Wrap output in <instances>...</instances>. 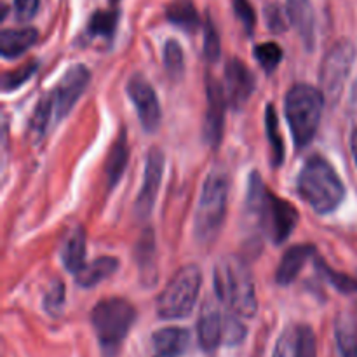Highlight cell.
<instances>
[{"label":"cell","instance_id":"12","mask_svg":"<svg viewBox=\"0 0 357 357\" xmlns=\"http://www.w3.org/2000/svg\"><path fill=\"white\" fill-rule=\"evenodd\" d=\"M206 94H208V112L204 119V139L208 145L218 146L222 142L223 128H225V114L229 101L225 89L215 77L206 79Z\"/></svg>","mask_w":357,"mask_h":357},{"label":"cell","instance_id":"26","mask_svg":"<svg viewBox=\"0 0 357 357\" xmlns=\"http://www.w3.org/2000/svg\"><path fill=\"white\" fill-rule=\"evenodd\" d=\"M119 23V13L117 10H96L91 16L89 23H87V33L91 37L107 38L110 40L115 33V28Z\"/></svg>","mask_w":357,"mask_h":357},{"label":"cell","instance_id":"17","mask_svg":"<svg viewBox=\"0 0 357 357\" xmlns=\"http://www.w3.org/2000/svg\"><path fill=\"white\" fill-rule=\"evenodd\" d=\"M38 31L35 28H6L0 33V52L6 59L24 54L37 42Z\"/></svg>","mask_w":357,"mask_h":357},{"label":"cell","instance_id":"9","mask_svg":"<svg viewBox=\"0 0 357 357\" xmlns=\"http://www.w3.org/2000/svg\"><path fill=\"white\" fill-rule=\"evenodd\" d=\"M89 80L91 72L87 70V66L75 65L66 70L65 75L59 79L58 86L51 93L52 105H54L56 122L61 121L63 117H66L70 114V110L75 107V103L82 96L86 87L89 86Z\"/></svg>","mask_w":357,"mask_h":357},{"label":"cell","instance_id":"6","mask_svg":"<svg viewBox=\"0 0 357 357\" xmlns=\"http://www.w3.org/2000/svg\"><path fill=\"white\" fill-rule=\"evenodd\" d=\"M201 286L202 272L197 265L181 267L157 298V314L162 319H183L190 316Z\"/></svg>","mask_w":357,"mask_h":357},{"label":"cell","instance_id":"16","mask_svg":"<svg viewBox=\"0 0 357 357\" xmlns=\"http://www.w3.org/2000/svg\"><path fill=\"white\" fill-rule=\"evenodd\" d=\"M286 3H288L289 20L298 31L303 45L312 51L316 44V14H314L312 2L310 0H286Z\"/></svg>","mask_w":357,"mask_h":357},{"label":"cell","instance_id":"20","mask_svg":"<svg viewBox=\"0 0 357 357\" xmlns=\"http://www.w3.org/2000/svg\"><path fill=\"white\" fill-rule=\"evenodd\" d=\"M128 160H129V146H128V132L122 129L119 132L117 139L112 145L110 153H108L107 159V181H108V188H114L115 185L121 181L122 174H124L126 167H128Z\"/></svg>","mask_w":357,"mask_h":357},{"label":"cell","instance_id":"25","mask_svg":"<svg viewBox=\"0 0 357 357\" xmlns=\"http://www.w3.org/2000/svg\"><path fill=\"white\" fill-rule=\"evenodd\" d=\"M136 257H138V268L142 272V278L155 282V237L150 229L143 232Z\"/></svg>","mask_w":357,"mask_h":357},{"label":"cell","instance_id":"5","mask_svg":"<svg viewBox=\"0 0 357 357\" xmlns=\"http://www.w3.org/2000/svg\"><path fill=\"white\" fill-rule=\"evenodd\" d=\"M324 94L309 84H295L284 100V114L298 149L310 145L323 117Z\"/></svg>","mask_w":357,"mask_h":357},{"label":"cell","instance_id":"13","mask_svg":"<svg viewBox=\"0 0 357 357\" xmlns=\"http://www.w3.org/2000/svg\"><path fill=\"white\" fill-rule=\"evenodd\" d=\"M223 89H225L229 107H232L234 110H241L248 103L255 91V75L248 68L246 63L237 58H232L227 63Z\"/></svg>","mask_w":357,"mask_h":357},{"label":"cell","instance_id":"7","mask_svg":"<svg viewBox=\"0 0 357 357\" xmlns=\"http://www.w3.org/2000/svg\"><path fill=\"white\" fill-rule=\"evenodd\" d=\"M136 321V309L124 298H105L91 312L94 333L101 347L115 351L121 347Z\"/></svg>","mask_w":357,"mask_h":357},{"label":"cell","instance_id":"11","mask_svg":"<svg viewBox=\"0 0 357 357\" xmlns=\"http://www.w3.org/2000/svg\"><path fill=\"white\" fill-rule=\"evenodd\" d=\"M164 173V155L159 149H152L149 153L145 166V178L143 185L138 192V197L135 202V216L139 222H145L150 218L155 204L157 192L160 188Z\"/></svg>","mask_w":357,"mask_h":357},{"label":"cell","instance_id":"23","mask_svg":"<svg viewBox=\"0 0 357 357\" xmlns=\"http://www.w3.org/2000/svg\"><path fill=\"white\" fill-rule=\"evenodd\" d=\"M166 16L169 23L176 24L178 28L188 31V33H194L201 24L197 9L192 0H173L167 6Z\"/></svg>","mask_w":357,"mask_h":357},{"label":"cell","instance_id":"35","mask_svg":"<svg viewBox=\"0 0 357 357\" xmlns=\"http://www.w3.org/2000/svg\"><path fill=\"white\" fill-rule=\"evenodd\" d=\"M319 268H323L324 272V278H328V281L342 293H354L357 291V281L356 279L349 278L345 274H338V272L331 271L324 261H319Z\"/></svg>","mask_w":357,"mask_h":357},{"label":"cell","instance_id":"22","mask_svg":"<svg viewBox=\"0 0 357 357\" xmlns=\"http://www.w3.org/2000/svg\"><path fill=\"white\" fill-rule=\"evenodd\" d=\"M61 260L66 271L73 274H77L86 265V232L80 227L72 230L66 237L61 248Z\"/></svg>","mask_w":357,"mask_h":357},{"label":"cell","instance_id":"30","mask_svg":"<svg viewBox=\"0 0 357 357\" xmlns=\"http://www.w3.org/2000/svg\"><path fill=\"white\" fill-rule=\"evenodd\" d=\"M255 58L260 63L261 68L265 72H274L278 68V65L282 59V49L281 45L275 44V42H265V44H258L255 47Z\"/></svg>","mask_w":357,"mask_h":357},{"label":"cell","instance_id":"34","mask_svg":"<svg viewBox=\"0 0 357 357\" xmlns=\"http://www.w3.org/2000/svg\"><path fill=\"white\" fill-rule=\"evenodd\" d=\"M265 16H267V24L272 31L279 33V31H286L288 30V23H291L289 20L288 9H282L281 6L278 3H271L265 10Z\"/></svg>","mask_w":357,"mask_h":357},{"label":"cell","instance_id":"14","mask_svg":"<svg viewBox=\"0 0 357 357\" xmlns=\"http://www.w3.org/2000/svg\"><path fill=\"white\" fill-rule=\"evenodd\" d=\"M225 323L227 317L220 310V300H206L197 323V340L204 351H215L225 344Z\"/></svg>","mask_w":357,"mask_h":357},{"label":"cell","instance_id":"28","mask_svg":"<svg viewBox=\"0 0 357 357\" xmlns=\"http://www.w3.org/2000/svg\"><path fill=\"white\" fill-rule=\"evenodd\" d=\"M54 115V105H52L51 94H45L44 98H40L35 107L33 114L30 119V132L33 138H42L47 129V126L51 124V119Z\"/></svg>","mask_w":357,"mask_h":357},{"label":"cell","instance_id":"3","mask_svg":"<svg viewBox=\"0 0 357 357\" xmlns=\"http://www.w3.org/2000/svg\"><path fill=\"white\" fill-rule=\"evenodd\" d=\"M215 293L220 303L237 317L251 319L258 310L257 289L250 267L237 257H227L216 264Z\"/></svg>","mask_w":357,"mask_h":357},{"label":"cell","instance_id":"39","mask_svg":"<svg viewBox=\"0 0 357 357\" xmlns=\"http://www.w3.org/2000/svg\"><path fill=\"white\" fill-rule=\"evenodd\" d=\"M351 150H352V155H354L356 166H357V129H354L351 135Z\"/></svg>","mask_w":357,"mask_h":357},{"label":"cell","instance_id":"40","mask_svg":"<svg viewBox=\"0 0 357 357\" xmlns=\"http://www.w3.org/2000/svg\"><path fill=\"white\" fill-rule=\"evenodd\" d=\"M157 357H167V356H159V354H157Z\"/></svg>","mask_w":357,"mask_h":357},{"label":"cell","instance_id":"21","mask_svg":"<svg viewBox=\"0 0 357 357\" xmlns=\"http://www.w3.org/2000/svg\"><path fill=\"white\" fill-rule=\"evenodd\" d=\"M335 338L342 357H357V317L340 312L335 319Z\"/></svg>","mask_w":357,"mask_h":357},{"label":"cell","instance_id":"2","mask_svg":"<svg viewBox=\"0 0 357 357\" xmlns=\"http://www.w3.org/2000/svg\"><path fill=\"white\" fill-rule=\"evenodd\" d=\"M298 195L319 215L333 213L345 199V185L335 167L321 155H310L296 178Z\"/></svg>","mask_w":357,"mask_h":357},{"label":"cell","instance_id":"10","mask_svg":"<svg viewBox=\"0 0 357 357\" xmlns=\"http://www.w3.org/2000/svg\"><path fill=\"white\" fill-rule=\"evenodd\" d=\"M129 100L132 101L138 114L139 122L146 132L157 131L160 124V105L155 91L150 86L149 80L142 75H135L128 82Z\"/></svg>","mask_w":357,"mask_h":357},{"label":"cell","instance_id":"33","mask_svg":"<svg viewBox=\"0 0 357 357\" xmlns=\"http://www.w3.org/2000/svg\"><path fill=\"white\" fill-rule=\"evenodd\" d=\"M232 7L237 20L241 21L243 28L246 30V33H253L255 26H257V13H255L250 0H232Z\"/></svg>","mask_w":357,"mask_h":357},{"label":"cell","instance_id":"36","mask_svg":"<svg viewBox=\"0 0 357 357\" xmlns=\"http://www.w3.org/2000/svg\"><path fill=\"white\" fill-rule=\"evenodd\" d=\"M63 300H65V288H63L61 282L56 281L54 284H52V288L47 291V295H45V309H47L49 312L56 314L61 309Z\"/></svg>","mask_w":357,"mask_h":357},{"label":"cell","instance_id":"8","mask_svg":"<svg viewBox=\"0 0 357 357\" xmlns=\"http://www.w3.org/2000/svg\"><path fill=\"white\" fill-rule=\"evenodd\" d=\"M356 54V45L347 38H344V40H338L324 56L319 70L321 93L331 103L340 100L345 82H347L352 66H354Z\"/></svg>","mask_w":357,"mask_h":357},{"label":"cell","instance_id":"27","mask_svg":"<svg viewBox=\"0 0 357 357\" xmlns=\"http://www.w3.org/2000/svg\"><path fill=\"white\" fill-rule=\"evenodd\" d=\"M164 66H166V73L171 77V80L178 82L183 79L185 54L181 45L174 38H169L164 45Z\"/></svg>","mask_w":357,"mask_h":357},{"label":"cell","instance_id":"38","mask_svg":"<svg viewBox=\"0 0 357 357\" xmlns=\"http://www.w3.org/2000/svg\"><path fill=\"white\" fill-rule=\"evenodd\" d=\"M300 357H316V337L309 326H300Z\"/></svg>","mask_w":357,"mask_h":357},{"label":"cell","instance_id":"4","mask_svg":"<svg viewBox=\"0 0 357 357\" xmlns=\"http://www.w3.org/2000/svg\"><path fill=\"white\" fill-rule=\"evenodd\" d=\"M230 180L225 167H213L202 187L195 211L194 234L201 244H211L218 237L227 216Z\"/></svg>","mask_w":357,"mask_h":357},{"label":"cell","instance_id":"31","mask_svg":"<svg viewBox=\"0 0 357 357\" xmlns=\"http://www.w3.org/2000/svg\"><path fill=\"white\" fill-rule=\"evenodd\" d=\"M37 70V63H28V65L21 66V68L13 70V72H7L3 73L2 77V89L3 93H9V91L17 89L20 86H23L24 82H28L31 75L35 73Z\"/></svg>","mask_w":357,"mask_h":357},{"label":"cell","instance_id":"32","mask_svg":"<svg viewBox=\"0 0 357 357\" xmlns=\"http://www.w3.org/2000/svg\"><path fill=\"white\" fill-rule=\"evenodd\" d=\"M222 52V42H220V35L216 31L215 24H213L211 17H206L204 23V56L208 61L215 63L220 58Z\"/></svg>","mask_w":357,"mask_h":357},{"label":"cell","instance_id":"24","mask_svg":"<svg viewBox=\"0 0 357 357\" xmlns=\"http://www.w3.org/2000/svg\"><path fill=\"white\" fill-rule=\"evenodd\" d=\"M265 135H267L268 146H271L272 166L279 167L284 162V142H282L281 131H279V119L272 105H268L267 114H265Z\"/></svg>","mask_w":357,"mask_h":357},{"label":"cell","instance_id":"19","mask_svg":"<svg viewBox=\"0 0 357 357\" xmlns=\"http://www.w3.org/2000/svg\"><path fill=\"white\" fill-rule=\"evenodd\" d=\"M119 268V260L114 257H101L98 260L86 264L79 272L75 274L77 284L82 288H94L105 279L114 275Z\"/></svg>","mask_w":357,"mask_h":357},{"label":"cell","instance_id":"15","mask_svg":"<svg viewBox=\"0 0 357 357\" xmlns=\"http://www.w3.org/2000/svg\"><path fill=\"white\" fill-rule=\"evenodd\" d=\"M314 253H316V248L310 244H296L289 248L279 261V267L275 271V282L281 286L291 284L303 271L307 261L314 257Z\"/></svg>","mask_w":357,"mask_h":357},{"label":"cell","instance_id":"1","mask_svg":"<svg viewBox=\"0 0 357 357\" xmlns=\"http://www.w3.org/2000/svg\"><path fill=\"white\" fill-rule=\"evenodd\" d=\"M246 213L274 244L284 243L300 220L295 206L272 194L258 173H251L248 180Z\"/></svg>","mask_w":357,"mask_h":357},{"label":"cell","instance_id":"37","mask_svg":"<svg viewBox=\"0 0 357 357\" xmlns=\"http://www.w3.org/2000/svg\"><path fill=\"white\" fill-rule=\"evenodd\" d=\"M40 0H14V13L17 21H30L37 14Z\"/></svg>","mask_w":357,"mask_h":357},{"label":"cell","instance_id":"18","mask_svg":"<svg viewBox=\"0 0 357 357\" xmlns=\"http://www.w3.org/2000/svg\"><path fill=\"white\" fill-rule=\"evenodd\" d=\"M157 354L180 357L190 345V333L185 328H162L152 337Z\"/></svg>","mask_w":357,"mask_h":357},{"label":"cell","instance_id":"41","mask_svg":"<svg viewBox=\"0 0 357 357\" xmlns=\"http://www.w3.org/2000/svg\"><path fill=\"white\" fill-rule=\"evenodd\" d=\"M114 2H117V0H114Z\"/></svg>","mask_w":357,"mask_h":357},{"label":"cell","instance_id":"29","mask_svg":"<svg viewBox=\"0 0 357 357\" xmlns=\"http://www.w3.org/2000/svg\"><path fill=\"white\" fill-rule=\"evenodd\" d=\"M272 357H300V326L282 331Z\"/></svg>","mask_w":357,"mask_h":357}]
</instances>
